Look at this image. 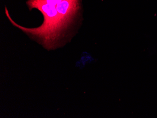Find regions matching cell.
Wrapping results in <instances>:
<instances>
[{"mask_svg":"<svg viewBox=\"0 0 157 118\" xmlns=\"http://www.w3.org/2000/svg\"><path fill=\"white\" fill-rule=\"evenodd\" d=\"M26 4L30 10L37 9L42 13L44 22L36 28H27L14 21L5 8V14L12 25L35 39L48 51L55 50L62 45V40L66 35L60 17L56 10V6L42 2L41 0H28Z\"/></svg>","mask_w":157,"mask_h":118,"instance_id":"6da1fadb","label":"cell"},{"mask_svg":"<svg viewBox=\"0 0 157 118\" xmlns=\"http://www.w3.org/2000/svg\"><path fill=\"white\" fill-rule=\"evenodd\" d=\"M41 1L42 2L45 3L56 6L58 3L62 1L63 0H41Z\"/></svg>","mask_w":157,"mask_h":118,"instance_id":"7a4b0ae2","label":"cell"}]
</instances>
